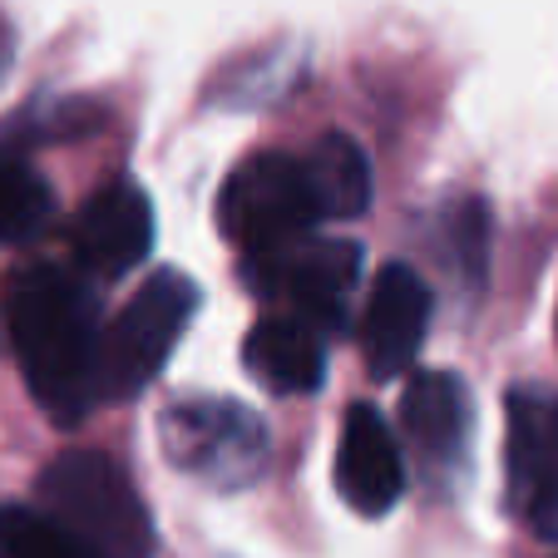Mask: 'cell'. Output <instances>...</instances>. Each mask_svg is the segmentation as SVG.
I'll list each match as a JSON object with an SVG mask.
<instances>
[{
	"label": "cell",
	"instance_id": "6da1fadb",
	"mask_svg": "<svg viewBox=\"0 0 558 558\" xmlns=\"http://www.w3.org/2000/svg\"><path fill=\"white\" fill-rule=\"evenodd\" d=\"M5 327L40 411L60 430L85 425L89 411L105 401V386H99L105 331H99L95 287L60 263L21 267L5 296Z\"/></svg>",
	"mask_w": 558,
	"mask_h": 558
},
{
	"label": "cell",
	"instance_id": "7a4b0ae2",
	"mask_svg": "<svg viewBox=\"0 0 558 558\" xmlns=\"http://www.w3.org/2000/svg\"><path fill=\"white\" fill-rule=\"evenodd\" d=\"M40 509L85 558H154V519L124 464L105 450H64L35 480Z\"/></svg>",
	"mask_w": 558,
	"mask_h": 558
},
{
	"label": "cell",
	"instance_id": "3957f363",
	"mask_svg": "<svg viewBox=\"0 0 558 558\" xmlns=\"http://www.w3.org/2000/svg\"><path fill=\"white\" fill-rule=\"evenodd\" d=\"M158 445L173 470L208 489H247L267 470L272 435L267 421L243 401L222 396H183L158 415Z\"/></svg>",
	"mask_w": 558,
	"mask_h": 558
},
{
	"label": "cell",
	"instance_id": "277c9868",
	"mask_svg": "<svg viewBox=\"0 0 558 558\" xmlns=\"http://www.w3.org/2000/svg\"><path fill=\"white\" fill-rule=\"evenodd\" d=\"M198 302V282L179 267H163L148 282H138V292L105 331V361H99L105 401H134L138 390L154 386L158 371L169 366L179 337L189 331Z\"/></svg>",
	"mask_w": 558,
	"mask_h": 558
},
{
	"label": "cell",
	"instance_id": "5b68a950",
	"mask_svg": "<svg viewBox=\"0 0 558 558\" xmlns=\"http://www.w3.org/2000/svg\"><path fill=\"white\" fill-rule=\"evenodd\" d=\"M366 253L351 238H292L267 253H247V287L267 302H282V312L302 316L322 337L337 331L351 312V296L361 287Z\"/></svg>",
	"mask_w": 558,
	"mask_h": 558
},
{
	"label": "cell",
	"instance_id": "8992f818",
	"mask_svg": "<svg viewBox=\"0 0 558 558\" xmlns=\"http://www.w3.org/2000/svg\"><path fill=\"white\" fill-rule=\"evenodd\" d=\"M316 198L306 183L302 158L292 154H253L232 169L218 193V228L232 247L267 253L316 228Z\"/></svg>",
	"mask_w": 558,
	"mask_h": 558
},
{
	"label": "cell",
	"instance_id": "52a82bcc",
	"mask_svg": "<svg viewBox=\"0 0 558 558\" xmlns=\"http://www.w3.org/2000/svg\"><path fill=\"white\" fill-rule=\"evenodd\" d=\"M509 509L538 538H558V390L514 386L505 401Z\"/></svg>",
	"mask_w": 558,
	"mask_h": 558
},
{
	"label": "cell",
	"instance_id": "ba28073f",
	"mask_svg": "<svg viewBox=\"0 0 558 558\" xmlns=\"http://www.w3.org/2000/svg\"><path fill=\"white\" fill-rule=\"evenodd\" d=\"M435 296L415 267L390 263L376 272L361 312V356H366L371 380H396L415 366L425 337H430Z\"/></svg>",
	"mask_w": 558,
	"mask_h": 558
},
{
	"label": "cell",
	"instance_id": "9c48e42d",
	"mask_svg": "<svg viewBox=\"0 0 558 558\" xmlns=\"http://www.w3.org/2000/svg\"><path fill=\"white\" fill-rule=\"evenodd\" d=\"M74 263L89 277H124L154 247V203L138 183L119 179L99 189L74 218Z\"/></svg>",
	"mask_w": 558,
	"mask_h": 558
},
{
	"label": "cell",
	"instance_id": "30bf717a",
	"mask_svg": "<svg viewBox=\"0 0 558 558\" xmlns=\"http://www.w3.org/2000/svg\"><path fill=\"white\" fill-rule=\"evenodd\" d=\"M337 489L366 519L390 514L405 495V460H401V445H396V430L366 401H356L347 411V421H341Z\"/></svg>",
	"mask_w": 558,
	"mask_h": 558
},
{
	"label": "cell",
	"instance_id": "8fae6325",
	"mask_svg": "<svg viewBox=\"0 0 558 558\" xmlns=\"http://www.w3.org/2000/svg\"><path fill=\"white\" fill-rule=\"evenodd\" d=\"M243 361L277 396H316L327 386V341L292 312L263 316L243 341Z\"/></svg>",
	"mask_w": 558,
	"mask_h": 558
},
{
	"label": "cell",
	"instance_id": "7c38bea8",
	"mask_svg": "<svg viewBox=\"0 0 558 558\" xmlns=\"http://www.w3.org/2000/svg\"><path fill=\"white\" fill-rule=\"evenodd\" d=\"M470 386L454 371H421L401 396V430L425 464H454L470 445Z\"/></svg>",
	"mask_w": 558,
	"mask_h": 558
},
{
	"label": "cell",
	"instance_id": "4fadbf2b",
	"mask_svg": "<svg viewBox=\"0 0 558 558\" xmlns=\"http://www.w3.org/2000/svg\"><path fill=\"white\" fill-rule=\"evenodd\" d=\"M306 183L316 198V218L322 222H347L371 208V163L366 148L347 134H322L302 154Z\"/></svg>",
	"mask_w": 558,
	"mask_h": 558
},
{
	"label": "cell",
	"instance_id": "5bb4252c",
	"mask_svg": "<svg viewBox=\"0 0 558 558\" xmlns=\"http://www.w3.org/2000/svg\"><path fill=\"white\" fill-rule=\"evenodd\" d=\"M54 218V189L25 158H0V243H31Z\"/></svg>",
	"mask_w": 558,
	"mask_h": 558
},
{
	"label": "cell",
	"instance_id": "9a60e30c",
	"mask_svg": "<svg viewBox=\"0 0 558 558\" xmlns=\"http://www.w3.org/2000/svg\"><path fill=\"white\" fill-rule=\"evenodd\" d=\"M0 558H85L45 509L0 505Z\"/></svg>",
	"mask_w": 558,
	"mask_h": 558
},
{
	"label": "cell",
	"instance_id": "2e32d148",
	"mask_svg": "<svg viewBox=\"0 0 558 558\" xmlns=\"http://www.w3.org/2000/svg\"><path fill=\"white\" fill-rule=\"evenodd\" d=\"M450 253L460 257L464 287H485L489 272V208L480 198H464L450 218Z\"/></svg>",
	"mask_w": 558,
	"mask_h": 558
},
{
	"label": "cell",
	"instance_id": "e0dca14e",
	"mask_svg": "<svg viewBox=\"0 0 558 558\" xmlns=\"http://www.w3.org/2000/svg\"><path fill=\"white\" fill-rule=\"evenodd\" d=\"M11 70H15V31H11V21L0 15V85L11 80Z\"/></svg>",
	"mask_w": 558,
	"mask_h": 558
}]
</instances>
